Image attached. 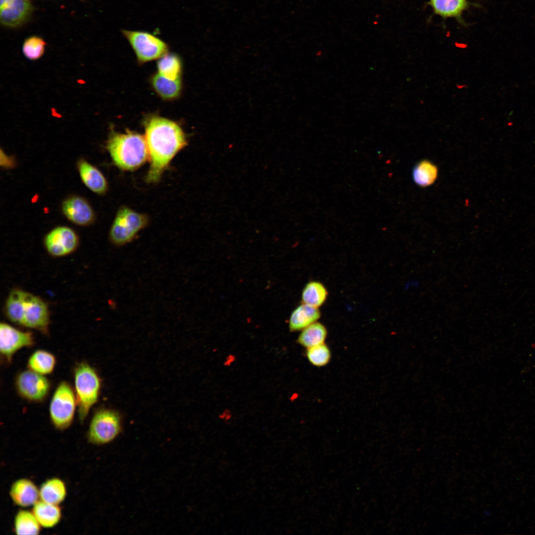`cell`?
<instances>
[{"instance_id": "1", "label": "cell", "mask_w": 535, "mask_h": 535, "mask_svg": "<svg viewBox=\"0 0 535 535\" xmlns=\"http://www.w3.org/2000/svg\"><path fill=\"white\" fill-rule=\"evenodd\" d=\"M145 139L150 166L146 176L149 183L158 182L173 158L187 144L180 126L167 118L154 116L145 123Z\"/></svg>"}, {"instance_id": "2", "label": "cell", "mask_w": 535, "mask_h": 535, "mask_svg": "<svg viewBox=\"0 0 535 535\" xmlns=\"http://www.w3.org/2000/svg\"><path fill=\"white\" fill-rule=\"evenodd\" d=\"M106 148L114 165L122 170H135L149 161L145 137L134 131H111Z\"/></svg>"}, {"instance_id": "3", "label": "cell", "mask_w": 535, "mask_h": 535, "mask_svg": "<svg viewBox=\"0 0 535 535\" xmlns=\"http://www.w3.org/2000/svg\"><path fill=\"white\" fill-rule=\"evenodd\" d=\"M74 377L78 418L83 423L90 409L98 401L101 380L96 370L86 362L76 365Z\"/></svg>"}, {"instance_id": "4", "label": "cell", "mask_w": 535, "mask_h": 535, "mask_svg": "<svg viewBox=\"0 0 535 535\" xmlns=\"http://www.w3.org/2000/svg\"><path fill=\"white\" fill-rule=\"evenodd\" d=\"M149 217L146 214L121 206L118 210L109 229L108 238L115 246H122L132 241L146 227Z\"/></svg>"}, {"instance_id": "5", "label": "cell", "mask_w": 535, "mask_h": 535, "mask_svg": "<svg viewBox=\"0 0 535 535\" xmlns=\"http://www.w3.org/2000/svg\"><path fill=\"white\" fill-rule=\"evenodd\" d=\"M70 384L62 381L57 385L50 404L49 413L54 427L62 430L68 428L73 421L77 405L75 393Z\"/></svg>"}, {"instance_id": "6", "label": "cell", "mask_w": 535, "mask_h": 535, "mask_svg": "<svg viewBox=\"0 0 535 535\" xmlns=\"http://www.w3.org/2000/svg\"><path fill=\"white\" fill-rule=\"evenodd\" d=\"M121 430V419L119 413L112 409L102 408L94 414L87 437L90 443L103 445L113 441Z\"/></svg>"}, {"instance_id": "7", "label": "cell", "mask_w": 535, "mask_h": 535, "mask_svg": "<svg viewBox=\"0 0 535 535\" xmlns=\"http://www.w3.org/2000/svg\"><path fill=\"white\" fill-rule=\"evenodd\" d=\"M50 312L47 303L40 297L25 292L20 310L19 326L49 333Z\"/></svg>"}, {"instance_id": "8", "label": "cell", "mask_w": 535, "mask_h": 535, "mask_svg": "<svg viewBox=\"0 0 535 535\" xmlns=\"http://www.w3.org/2000/svg\"><path fill=\"white\" fill-rule=\"evenodd\" d=\"M122 33L134 50L138 60L146 62L160 58L167 54V45L148 32L123 30Z\"/></svg>"}, {"instance_id": "9", "label": "cell", "mask_w": 535, "mask_h": 535, "mask_svg": "<svg viewBox=\"0 0 535 535\" xmlns=\"http://www.w3.org/2000/svg\"><path fill=\"white\" fill-rule=\"evenodd\" d=\"M79 244L80 238L76 231L65 225L54 227L45 235L43 239L47 252L55 258L72 254L78 249Z\"/></svg>"}, {"instance_id": "10", "label": "cell", "mask_w": 535, "mask_h": 535, "mask_svg": "<svg viewBox=\"0 0 535 535\" xmlns=\"http://www.w3.org/2000/svg\"><path fill=\"white\" fill-rule=\"evenodd\" d=\"M15 385L19 396L33 402L44 400L51 388L50 381L48 378L30 369L22 371L17 375Z\"/></svg>"}, {"instance_id": "11", "label": "cell", "mask_w": 535, "mask_h": 535, "mask_svg": "<svg viewBox=\"0 0 535 535\" xmlns=\"http://www.w3.org/2000/svg\"><path fill=\"white\" fill-rule=\"evenodd\" d=\"M34 344L35 338L32 332L20 330L5 322L0 323V352L4 362L10 363L18 350Z\"/></svg>"}, {"instance_id": "12", "label": "cell", "mask_w": 535, "mask_h": 535, "mask_svg": "<svg viewBox=\"0 0 535 535\" xmlns=\"http://www.w3.org/2000/svg\"><path fill=\"white\" fill-rule=\"evenodd\" d=\"M63 215L72 223L79 226L92 225L96 219L95 212L85 198L71 195L62 201L60 206Z\"/></svg>"}, {"instance_id": "13", "label": "cell", "mask_w": 535, "mask_h": 535, "mask_svg": "<svg viewBox=\"0 0 535 535\" xmlns=\"http://www.w3.org/2000/svg\"><path fill=\"white\" fill-rule=\"evenodd\" d=\"M1 24L8 28H17L30 18L33 10L30 0H0Z\"/></svg>"}, {"instance_id": "14", "label": "cell", "mask_w": 535, "mask_h": 535, "mask_svg": "<svg viewBox=\"0 0 535 535\" xmlns=\"http://www.w3.org/2000/svg\"><path fill=\"white\" fill-rule=\"evenodd\" d=\"M76 168L80 179L90 191L99 195H104L108 189V183L102 171L84 158L76 161Z\"/></svg>"}, {"instance_id": "15", "label": "cell", "mask_w": 535, "mask_h": 535, "mask_svg": "<svg viewBox=\"0 0 535 535\" xmlns=\"http://www.w3.org/2000/svg\"><path fill=\"white\" fill-rule=\"evenodd\" d=\"M9 494L12 502L22 507L34 506L40 500L39 489L33 481L26 478L13 482Z\"/></svg>"}, {"instance_id": "16", "label": "cell", "mask_w": 535, "mask_h": 535, "mask_svg": "<svg viewBox=\"0 0 535 535\" xmlns=\"http://www.w3.org/2000/svg\"><path fill=\"white\" fill-rule=\"evenodd\" d=\"M320 317L318 308L302 303L292 313L289 322V329L291 331L303 330L317 321Z\"/></svg>"}, {"instance_id": "17", "label": "cell", "mask_w": 535, "mask_h": 535, "mask_svg": "<svg viewBox=\"0 0 535 535\" xmlns=\"http://www.w3.org/2000/svg\"><path fill=\"white\" fill-rule=\"evenodd\" d=\"M40 500L59 505L65 499L67 489L64 482L59 478H52L43 482L39 488Z\"/></svg>"}, {"instance_id": "18", "label": "cell", "mask_w": 535, "mask_h": 535, "mask_svg": "<svg viewBox=\"0 0 535 535\" xmlns=\"http://www.w3.org/2000/svg\"><path fill=\"white\" fill-rule=\"evenodd\" d=\"M32 512L42 527L51 528L60 522L61 510L59 505L39 500L33 506Z\"/></svg>"}, {"instance_id": "19", "label": "cell", "mask_w": 535, "mask_h": 535, "mask_svg": "<svg viewBox=\"0 0 535 535\" xmlns=\"http://www.w3.org/2000/svg\"><path fill=\"white\" fill-rule=\"evenodd\" d=\"M151 84L157 94L166 100L177 98L181 91L182 84L180 78L170 80L158 73L152 77Z\"/></svg>"}, {"instance_id": "20", "label": "cell", "mask_w": 535, "mask_h": 535, "mask_svg": "<svg viewBox=\"0 0 535 535\" xmlns=\"http://www.w3.org/2000/svg\"><path fill=\"white\" fill-rule=\"evenodd\" d=\"M55 364L56 359L52 353L44 350H37L29 357L27 367L32 371L46 375L53 372Z\"/></svg>"}, {"instance_id": "21", "label": "cell", "mask_w": 535, "mask_h": 535, "mask_svg": "<svg viewBox=\"0 0 535 535\" xmlns=\"http://www.w3.org/2000/svg\"><path fill=\"white\" fill-rule=\"evenodd\" d=\"M41 527L32 511L20 510L15 515L14 531L17 535H39Z\"/></svg>"}, {"instance_id": "22", "label": "cell", "mask_w": 535, "mask_h": 535, "mask_svg": "<svg viewBox=\"0 0 535 535\" xmlns=\"http://www.w3.org/2000/svg\"><path fill=\"white\" fill-rule=\"evenodd\" d=\"M327 334L325 326L316 321L302 330L298 336L297 342L302 346L309 348L324 343Z\"/></svg>"}, {"instance_id": "23", "label": "cell", "mask_w": 535, "mask_h": 535, "mask_svg": "<svg viewBox=\"0 0 535 535\" xmlns=\"http://www.w3.org/2000/svg\"><path fill=\"white\" fill-rule=\"evenodd\" d=\"M328 292L325 286L321 282L312 281L308 282L302 293V303L319 308L325 301Z\"/></svg>"}, {"instance_id": "24", "label": "cell", "mask_w": 535, "mask_h": 535, "mask_svg": "<svg viewBox=\"0 0 535 535\" xmlns=\"http://www.w3.org/2000/svg\"><path fill=\"white\" fill-rule=\"evenodd\" d=\"M438 170L431 162L423 160L418 163L413 170V178L415 183L421 187L432 184L436 179Z\"/></svg>"}, {"instance_id": "25", "label": "cell", "mask_w": 535, "mask_h": 535, "mask_svg": "<svg viewBox=\"0 0 535 535\" xmlns=\"http://www.w3.org/2000/svg\"><path fill=\"white\" fill-rule=\"evenodd\" d=\"M159 59L157 64L158 73L170 80L180 78L181 63L177 55L167 53Z\"/></svg>"}, {"instance_id": "26", "label": "cell", "mask_w": 535, "mask_h": 535, "mask_svg": "<svg viewBox=\"0 0 535 535\" xmlns=\"http://www.w3.org/2000/svg\"><path fill=\"white\" fill-rule=\"evenodd\" d=\"M434 11L443 17L459 16L467 7L466 0H430Z\"/></svg>"}, {"instance_id": "27", "label": "cell", "mask_w": 535, "mask_h": 535, "mask_svg": "<svg viewBox=\"0 0 535 535\" xmlns=\"http://www.w3.org/2000/svg\"><path fill=\"white\" fill-rule=\"evenodd\" d=\"M306 356L309 361L314 366L322 367L327 365L331 359V352L324 343L307 348Z\"/></svg>"}, {"instance_id": "28", "label": "cell", "mask_w": 535, "mask_h": 535, "mask_svg": "<svg viewBox=\"0 0 535 535\" xmlns=\"http://www.w3.org/2000/svg\"><path fill=\"white\" fill-rule=\"evenodd\" d=\"M46 44L44 40L39 37H30L24 42L22 47L23 53L25 56L30 60L38 59L44 53Z\"/></svg>"}, {"instance_id": "29", "label": "cell", "mask_w": 535, "mask_h": 535, "mask_svg": "<svg viewBox=\"0 0 535 535\" xmlns=\"http://www.w3.org/2000/svg\"><path fill=\"white\" fill-rule=\"evenodd\" d=\"M419 285V282L416 280L409 281L407 284V288L409 289L414 287H417Z\"/></svg>"}]
</instances>
